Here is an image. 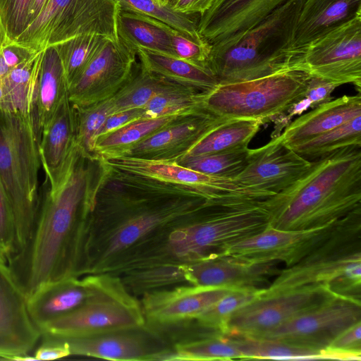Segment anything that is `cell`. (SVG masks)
Masks as SVG:
<instances>
[{
	"label": "cell",
	"instance_id": "6da1fadb",
	"mask_svg": "<svg viewBox=\"0 0 361 361\" xmlns=\"http://www.w3.org/2000/svg\"><path fill=\"white\" fill-rule=\"evenodd\" d=\"M94 160L75 143L60 173L49 183L27 244L8 261L27 298L47 283L79 276L96 180L90 166Z\"/></svg>",
	"mask_w": 361,
	"mask_h": 361
},
{
	"label": "cell",
	"instance_id": "7a4b0ae2",
	"mask_svg": "<svg viewBox=\"0 0 361 361\" xmlns=\"http://www.w3.org/2000/svg\"><path fill=\"white\" fill-rule=\"evenodd\" d=\"M269 225L262 201L226 197L173 222L147 237L121 258L123 271L192 263L221 253Z\"/></svg>",
	"mask_w": 361,
	"mask_h": 361
},
{
	"label": "cell",
	"instance_id": "3957f363",
	"mask_svg": "<svg viewBox=\"0 0 361 361\" xmlns=\"http://www.w3.org/2000/svg\"><path fill=\"white\" fill-rule=\"evenodd\" d=\"M269 226L305 230L336 221L361 207V150L349 146L315 159L298 180L262 201Z\"/></svg>",
	"mask_w": 361,
	"mask_h": 361
},
{
	"label": "cell",
	"instance_id": "277c9868",
	"mask_svg": "<svg viewBox=\"0 0 361 361\" xmlns=\"http://www.w3.org/2000/svg\"><path fill=\"white\" fill-rule=\"evenodd\" d=\"M209 204L198 198L123 194L90 217L80 275L102 273L115 259L156 231Z\"/></svg>",
	"mask_w": 361,
	"mask_h": 361
},
{
	"label": "cell",
	"instance_id": "5b68a950",
	"mask_svg": "<svg viewBox=\"0 0 361 361\" xmlns=\"http://www.w3.org/2000/svg\"><path fill=\"white\" fill-rule=\"evenodd\" d=\"M38 144L35 114L0 109V183L14 222L12 257L27 244L39 208Z\"/></svg>",
	"mask_w": 361,
	"mask_h": 361
},
{
	"label": "cell",
	"instance_id": "8992f818",
	"mask_svg": "<svg viewBox=\"0 0 361 361\" xmlns=\"http://www.w3.org/2000/svg\"><path fill=\"white\" fill-rule=\"evenodd\" d=\"M102 176L130 190L161 197L198 198L215 202L226 197L262 201L257 194L231 179L204 174L176 162L122 154L97 157Z\"/></svg>",
	"mask_w": 361,
	"mask_h": 361
},
{
	"label": "cell",
	"instance_id": "52a82bcc",
	"mask_svg": "<svg viewBox=\"0 0 361 361\" xmlns=\"http://www.w3.org/2000/svg\"><path fill=\"white\" fill-rule=\"evenodd\" d=\"M361 207L343 218L319 247L298 263L280 271L267 293L324 285L334 293L360 300Z\"/></svg>",
	"mask_w": 361,
	"mask_h": 361
},
{
	"label": "cell",
	"instance_id": "ba28073f",
	"mask_svg": "<svg viewBox=\"0 0 361 361\" xmlns=\"http://www.w3.org/2000/svg\"><path fill=\"white\" fill-rule=\"evenodd\" d=\"M305 0H288L227 51L207 63L219 85L259 78L293 66L287 50Z\"/></svg>",
	"mask_w": 361,
	"mask_h": 361
},
{
	"label": "cell",
	"instance_id": "9c48e42d",
	"mask_svg": "<svg viewBox=\"0 0 361 361\" xmlns=\"http://www.w3.org/2000/svg\"><path fill=\"white\" fill-rule=\"evenodd\" d=\"M312 75L292 68L250 80L218 85L202 93L200 107L223 119L257 120L284 115L304 97Z\"/></svg>",
	"mask_w": 361,
	"mask_h": 361
},
{
	"label": "cell",
	"instance_id": "30bf717a",
	"mask_svg": "<svg viewBox=\"0 0 361 361\" xmlns=\"http://www.w3.org/2000/svg\"><path fill=\"white\" fill-rule=\"evenodd\" d=\"M85 279L90 288L86 300L75 310L46 324L40 329L41 334L80 338L144 326L142 305L119 277L100 273Z\"/></svg>",
	"mask_w": 361,
	"mask_h": 361
},
{
	"label": "cell",
	"instance_id": "8fae6325",
	"mask_svg": "<svg viewBox=\"0 0 361 361\" xmlns=\"http://www.w3.org/2000/svg\"><path fill=\"white\" fill-rule=\"evenodd\" d=\"M116 0H49L12 45L37 53L82 35L117 40Z\"/></svg>",
	"mask_w": 361,
	"mask_h": 361
},
{
	"label": "cell",
	"instance_id": "7c38bea8",
	"mask_svg": "<svg viewBox=\"0 0 361 361\" xmlns=\"http://www.w3.org/2000/svg\"><path fill=\"white\" fill-rule=\"evenodd\" d=\"M336 295L338 294L324 285H311L277 293H267L264 288L260 296L231 315L223 334L257 338Z\"/></svg>",
	"mask_w": 361,
	"mask_h": 361
},
{
	"label": "cell",
	"instance_id": "4fadbf2b",
	"mask_svg": "<svg viewBox=\"0 0 361 361\" xmlns=\"http://www.w3.org/2000/svg\"><path fill=\"white\" fill-rule=\"evenodd\" d=\"M360 322V300L338 295L252 338L274 340L324 353L339 334Z\"/></svg>",
	"mask_w": 361,
	"mask_h": 361
},
{
	"label": "cell",
	"instance_id": "5bb4252c",
	"mask_svg": "<svg viewBox=\"0 0 361 361\" xmlns=\"http://www.w3.org/2000/svg\"><path fill=\"white\" fill-rule=\"evenodd\" d=\"M300 68L338 87L361 88V16L312 42L302 54Z\"/></svg>",
	"mask_w": 361,
	"mask_h": 361
},
{
	"label": "cell",
	"instance_id": "9a60e30c",
	"mask_svg": "<svg viewBox=\"0 0 361 361\" xmlns=\"http://www.w3.org/2000/svg\"><path fill=\"white\" fill-rule=\"evenodd\" d=\"M136 56V51L121 39H107L69 85L70 102L84 106L113 97L133 75L137 65Z\"/></svg>",
	"mask_w": 361,
	"mask_h": 361
},
{
	"label": "cell",
	"instance_id": "2e32d148",
	"mask_svg": "<svg viewBox=\"0 0 361 361\" xmlns=\"http://www.w3.org/2000/svg\"><path fill=\"white\" fill-rule=\"evenodd\" d=\"M271 137L260 147L249 148L245 167L232 180L264 200L293 185L313 163L286 145L281 134Z\"/></svg>",
	"mask_w": 361,
	"mask_h": 361
},
{
	"label": "cell",
	"instance_id": "e0dca14e",
	"mask_svg": "<svg viewBox=\"0 0 361 361\" xmlns=\"http://www.w3.org/2000/svg\"><path fill=\"white\" fill-rule=\"evenodd\" d=\"M341 220L305 230H283L269 225L261 232L228 246L221 253L254 263L276 262L290 267L324 242Z\"/></svg>",
	"mask_w": 361,
	"mask_h": 361
},
{
	"label": "cell",
	"instance_id": "ac0fdd59",
	"mask_svg": "<svg viewBox=\"0 0 361 361\" xmlns=\"http://www.w3.org/2000/svg\"><path fill=\"white\" fill-rule=\"evenodd\" d=\"M288 0H214L197 21L209 55L223 53Z\"/></svg>",
	"mask_w": 361,
	"mask_h": 361
},
{
	"label": "cell",
	"instance_id": "d6986e66",
	"mask_svg": "<svg viewBox=\"0 0 361 361\" xmlns=\"http://www.w3.org/2000/svg\"><path fill=\"white\" fill-rule=\"evenodd\" d=\"M226 120L228 119L216 117L204 109H198L178 116L144 140L111 154L175 162Z\"/></svg>",
	"mask_w": 361,
	"mask_h": 361
},
{
	"label": "cell",
	"instance_id": "ffe728a7",
	"mask_svg": "<svg viewBox=\"0 0 361 361\" xmlns=\"http://www.w3.org/2000/svg\"><path fill=\"white\" fill-rule=\"evenodd\" d=\"M41 336L30 317L25 293L9 265L0 260V360L28 355Z\"/></svg>",
	"mask_w": 361,
	"mask_h": 361
},
{
	"label": "cell",
	"instance_id": "44dd1931",
	"mask_svg": "<svg viewBox=\"0 0 361 361\" xmlns=\"http://www.w3.org/2000/svg\"><path fill=\"white\" fill-rule=\"evenodd\" d=\"M278 263H254L219 253L182 264V269L185 282L191 285L238 289L257 287L271 276L278 274Z\"/></svg>",
	"mask_w": 361,
	"mask_h": 361
},
{
	"label": "cell",
	"instance_id": "7402d4cb",
	"mask_svg": "<svg viewBox=\"0 0 361 361\" xmlns=\"http://www.w3.org/2000/svg\"><path fill=\"white\" fill-rule=\"evenodd\" d=\"M361 16V0H305L300 10L287 55L300 68L305 49L322 35Z\"/></svg>",
	"mask_w": 361,
	"mask_h": 361
},
{
	"label": "cell",
	"instance_id": "603a6c76",
	"mask_svg": "<svg viewBox=\"0 0 361 361\" xmlns=\"http://www.w3.org/2000/svg\"><path fill=\"white\" fill-rule=\"evenodd\" d=\"M232 288L219 286H180L146 292L142 300L145 318L154 323L172 324L196 319Z\"/></svg>",
	"mask_w": 361,
	"mask_h": 361
},
{
	"label": "cell",
	"instance_id": "cb8c5ba5",
	"mask_svg": "<svg viewBox=\"0 0 361 361\" xmlns=\"http://www.w3.org/2000/svg\"><path fill=\"white\" fill-rule=\"evenodd\" d=\"M361 116L360 92L331 99L289 122L281 133L292 147Z\"/></svg>",
	"mask_w": 361,
	"mask_h": 361
},
{
	"label": "cell",
	"instance_id": "d4e9b609",
	"mask_svg": "<svg viewBox=\"0 0 361 361\" xmlns=\"http://www.w3.org/2000/svg\"><path fill=\"white\" fill-rule=\"evenodd\" d=\"M89 294L85 277L70 276L47 283L27 297V310L40 331L46 324L81 306Z\"/></svg>",
	"mask_w": 361,
	"mask_h": 361
},
{
	"label": "cell",
	"instance_id": "484cf974",
	"mask_svg": "<svg viewBox=\"0 0 361 361\" xmlns=\"http://www.w3.org/2000/svg\"><path fill=\"white\" fill-rule=\"evenodd\" d=\"M75 111L67 94L42 128L39 140L40 163L49 183L60 173L75 145Z\"/></svg>",
	"mask_w": 361,
	"mask_h": 361
},
{
	"label": "cell",
	"instance_id": "4316f807",
	"mask_svg": "<svg viewBox=\"0 0 361 361\" xmlns=\"http://www.w3.org/2000/svg\"><path fill=\"white\" fill-rule=\"evenodd\" d=\"M123 332L63 340L69 345L71 355L109 360H159L164 350L152 351L138 336Z\"/></svg>",
	"mask_w": 361,
	"mask_h": 361
},
{
	"label": "cell",
	"instance_id": "83f0119b",
	"mask_svg": "<svg viewBox=\"0 0 361 361\" xmlns=\"http://www.w3.org/2000/svg\"><path fill=\"white\" fill-rule=\"evenodd\" d=\"M173 30L154 18L122 8L117 16L118 38L135 51L142 48L176 57L171 40Z\"/></svg>",
	"mask_w": 361,
	"mask_h": 361
},
{
	"label": "cell",
	"instance_id": "f1b7e54d",
	"mask_svg": "<svg viewBox=\"0 0 361 361\" xmlns=\"http://www.w3.org/2000/svg\"><path fill=\"white\" fill-rule=\"evenodd\" d=\"M140 64L149 71L173 82L204 93L214 90L219 82L208 67L177 57L138 48Z\"/></svg>",
	"mask_w": 361,
	"mask_h": 361
},
{
	"label": "cell",
	"instance_id": "f546056e",
	"mask_svg": "<svg viewBox=\"0 0 361 361\" xmlns=\"http://www.w3.org/2000/svg\"><path fill=\"white\" fill-rule=\"evenodd\" d=\"M68 94L63 65L55 47L44 50L37 83L35 118L38 137Z\"/></svg>",
	"mask_w": 361,
	"mask_h": 361
},
{
	"label": "cell",
	"instance_id": "4dcf8cb0",
	"mask_svg": "<svg viewBox=\"0 0 361 361\" xmlns=\"http://www.w3.org/2000/svg\"><path fill=\"white\" fill-rule=\"evenodd\" d=\"M44 50L11 68L0 80L3 99L0 109L35 114V98Z\"/></svg>",
	"mask_w": 361,
	"mask_h": 361
},
{
	"label": "cell",
	"instance_id": "1f68e13d",
	"mask_svg": "<svg viewBox=\"0 0 361 361\" xmlns=\"http://www.w3.org/2000/svg\"><path fill=\"white\" fill-rule=\"evenodd\" d=\"M262 124L257 120H226L198 141L183 157L202 156L248 147Z\"/></svg>",
	"mask_w": 361,
	"mask_h": 361
},
{
	"label": "cell",
	"instance_id": "d6a6232c",
	"mask_svg": "<svg viewBox=\"0 0 361 361\" xmlns=\"http://www.w3.org/2000/svg\"><path fill=\"white\" fill-rule=\"evenodd\" d=\"M180 86L149 71L140 63L126 84L111 97L113 114L142 108L154 96Z\"/></svg>",
	"mask_w": 361,
	"mask_h": 361
},
{
	"label": "cell",
	"instance_id": "836d02e7",
	"mask_svg": "<svg viewBox=\"0 0 361 361\" xmlns=\"http://www.w3.org/2000/svg\"><path fill=\"white\" fill-rule=\"evenodd\" d=\"M242 359L235 338L214 332L198 340L180 343L166 351L162 360H231Z\"/></svg>",
	"mask_w": 361,
	"mask_h": 361
},
{
	"label": "cell",
	"instance_id": "e575fe53",
	"mask_svg": "<svg viewBox=\"0 0 361 361\" xmlns=\"http://www.w3.org/2000/svg\"><path fill=\"white\" fill-rule=\"evenodd\" d=\"M179 116L141 118L96 139V157L119 152L164 128Z\"/></svg>",
	"mask_w": 361,
	"mask_h": 361
},
{
	"label": "cell",
	"instance_id": "d590c367",
	"mask_svg": "<svg viewBox=\"0 0 361 361\" xmlns=\"http://www.w3.org/2000/svg\"><path fill=\"white\" fill-rule=\"evenodd\" d=\"M349 146L361 147V116L291 148L305 159H317Z\"/></svg>",
	"mask_w": 361,
	"mask_h": 361
},
{
	"label": "cell",
	"instance_id": "8d00e7d4",
	"mask_svg": "<svg viewBox=\"0 0 361 361\" xmlns=\"http://www.w3.org/2000/svg\"><path fill=\"white\" fill-rule=\"evenodd\" d=\"M242 359L320 360L324 353L269 339L234 337Z\"/></svg>",
	"mask_w": 361,
	"mask_h": 361
},
{
	"label": "cell",
	"instance_id": "74e56055",
	"mask_svg": "<svg viewBox=\"0 0 361 361\" xmlns=\"http://www.w3.org/2000/svg\"><path fill=\"white\" fill-rule=\"evenodd\" d=\"M121 8L137 13L164 23L186 37L196 42L206 40L200 35L197 21L192 16L175 11L170 5L157 0H116Z\"/></svg>",
	"mask_w": 361,
	"mask_h": 361
},
{
	"label": "cell",
	"instance_id": "f35d334b",
	"mask_svg": "<svg viewBox=\"0 0 361 361\" xmlns=\"http://www.w3.org/2000/svg\"><path fill=\"white\" fill-rule=\"evenodd\" d=\"M73 106L75 119V143L85 157L97 159L94 143L106 118L113 114L111 98L87 106Z\"/></svg>",
	"mask_w": 361,
	"mask_h": 361
},
{
	"label": "cell",
	"instance_id": "ab89813d",
	"mask_svg": "<svg viewBox=\"0 0 361 361\" xmlns=\"http://www.w3.org/2000/svg\"><path fill=\"white\" fill-rule=\"evenodd\" d=\"M248 150L249 148L245 147L202 156H185L175 162L204 174L233 180L245 167Z\"/></svg>",
	"mask_w": 361,
	"mask_h": 361
},
{
	"label": "cell",
	"instance_id": "60d3db41",
	"mask_svg": "<svg viewBox=\"0 0 361 361\" xmlns=\"http://www.w3.org/2000/svg\"><path fill=\"white\" fill-rule=\"evenodd\" d=\"M106 39L98 35H82L54 46L63 65L68 87Z\"/></svg>",
	"mask_w": 361,
	"mask_h": 361
},
{
	"label": "cell",
	"instance_id": "b9f144b4",
	"mask_svg": "<svg viewBox=\"0 0 361 361\" xmlns=\"http://www.w3.org/2000/svg\"><path fill=\"white\" fill-rule=\"evenodd\" d=\"M200 92L180 86L154 96L142 109V118L174 116L193 112L200 107Z\"/></svg>",
	"mask_w": 361,
	"mask_h": 361
},
{
	"label": "cell",
	"instance_id": "7bdbcfd3",
	"mask_svg": "<svg viewBox=\"0 0 361 361\" xmlns=\"http://www.w3.org/2000/svg\"><path fill=\"white\" fill-rule=\"evenodd\" d=\"M264 288L258 287L233 289L196 317L202 327L223 334L231 315L239 308L258 298Z\"/></svg>",
	"mask_w": 361,
	"mask_h": 361
},
{
	"label": "cell",
	"instance_id": "ee69618b",
	"mask_svg": "<svg viewBox=\"0 0 361 361\" xmlns=\"http://www.w3.org/2000/svg\"><path fill=\"white\" fill-rule=\"evenodd\" d=\"M123 283L137 293L164 287L185 281L182 264H165L125 273Z\"/></svg>",
	"mask_w": 361,
	"mask_h": 361
},
{
	"label": "cell",
	"instance_id": "f6af8a7d",
	"mask_svg": "<svg viewBox=\"0 0 361 361\" xmlns=\"http://www.w3.org/2000/svg\"><path fill=\"white\" fill-rule=\"evenodd\" d=\"M33 0H0L2 48L12 45L27 26Z\"/></svg>",
	"mask_w": 361,
	"mask_h": 361
},
{
	"label": "cell",
	"instance_id": "bcb514c9",
	"mask_svg": "<svg viewBox=\"0 0 361 361\" xmlns=\"http://www.w3.org/2000/svg\"><path fill=\"white\" fill-rule=\"evenodd\" d=\"M337 87L333 83L328 82L322 78L312 76L307 90L302 98L297 104H295L283 118H279L276 121L281 126V129L285 127L290 118L295 115H300L304 111L308 109H314L329 100H331V94Z\"/></svg>",
	"mask_w": 361,
	"mask_h": 361
},
{
	"label": "cell",
	"instance_id": "7dc6e473",
	"mask_svg": "<svg viewBox=\"0 0 361 361\" xmlns=\"http://www.w3.org/2000/svg\"><path fill=\"white\" fill-rule=\"evenodd\" d=\"M327 359L361 360V322L339 334L324 350Z\"/></svg>",
	"mask_w": 361,
	"mask_h": 361
},
{
	"label": "cell",
	"instance_id": "c3c4849f",
	"mask_svg": "<svg viewBox=\"0 0 361 361\" xmlns=\"http://www.w3.org/2000/svg\"><path fill=\"white\" fill-rule=\"evenodd\" d=\"M171 40L176 57L195 64L208 66L211 46L207 41H194L176 30L172 32Z\"/></svg>",
	"mask_w": 361,
	"mask_h": 361
},
{
	"label": "cell",
	"instance_id": "681fc988",
	"mask_svg": "<svg viewBox=\"0 0 361 361\" xmlns=\"http://www.w3.org/2000/svg\"><path fill=\"white\" fill-rule=\"evenodd\" d=\"M0 248L9 261L15 248V227L12 212L0 183Z\"/></svg>",
	"mask_w": 361,
	"mask_h": 361
},
{
	"label": "cell",
	"instance_id": "f907efd6",
	"mask_svg": "<svg viewBox=\"0 0 361 361\" xmlns=\"http://www.w3.org/2000/svg\"><path fill=\"white\" fill-rule=\"evenodd\" d=\"M41 338V345L33 355L37 361L52 360L71 355L69 345L63 339L47 334H42Z\"/></svg>",
	"mask_w": 361,
	"mask_h": 361
},
{
	"label": "cell",
	"instance_id": "816d5d0a",
	"mask_svg": "<svg viewBox=\"0 0 361 361\" xmlns=\"http://www.w3.org/2000/svg\"><path fill=\"white\" fill-rule=\"evenodd\" d=\"M141 118H142V108L130 109L115 112L108 116L99 130L97 137L111 133L135 120Z\"/></svg>",
	"mask_w": 361,
	"mask_h": 361
},
{
	"label": "cell",
	"instance_id": "f5cc1de1",
	"mask_svg": "<svg viewBox=\"0 0 361 361\" xmlns=\"http://www.w3.org/2000/svg\"><path fill=\"white\" fill-rule=\"evenodd\" d=\"M214 0H175L171 6L178 13L192 16L202 15L212 5Z\"/></svg>",
	"mask_w": 361,
	"mask_h": 361
},
{
	"label": "cell",
	"instance_id": "db71d44e",
	"mask_svg": "<svg viewBox=\"0 0 361 361\" xmlns=\"http://www.w3.org/2000/svg\"><path fill=\"white\" fill-rule=\"evenodd\" d=\"M1 53L6 63L10 68L17 66L29 58L33 54H35L30 53L25 49L16 45H10L3 47L1 50Z\"/></svg>",
	"mask_w": 361,
	"mask_h": 361
},
{
	"label": "cell",
	"instance_id": "11a10c76",
	"mask_svg": "<svg viewBox=\"0 0 361 361\" xmlns=\"http://www.w3.org/2000/svg\"><path fill=\"white\" fill-rule=\"evenodd\" d=\"M49 0H33L27 18V25L41 13Z\"/></svg>",
	"mask_w": 361,
	"mask_h": 361
},
{
	"label": "cell",
	"instance_id": "9f6ffc18",
	"mask_svg": "<svg viewBox=\"0 0 361 361\" xmlns=\"http://www.w3.org/2000/svg\"><path fill=\"white\" fill-rule=\"evenodd\" d=\"M10 69L11 68L6 63L0 51V80L2 79L9 72Z\"/></svg>",
	"mask_w": 361,
	"mask_h": 361
},
{
	"label": "cell",
	"instance_id": "6f0895ef",
	"mask_svg": "<svg viewBox=\"0 0 361 361\" xmlns=\"http://www.w3.org/2000/svg\"><path fill=\"white\" fill-rule=\"evenodd\" d=\"M0 260L5 263H7V264L8 262V259L6 255L4 253V252L1 248H0Z\"/></svg>",
	"mask_w": 361,
	"mask_h": 361
},
{
	"label": "cell",
	"instance_id": "680465c9",
	"mask_svg": "<svg viewBox=\"0 0 361 361\" xmlns=\"http://www.w3.org/2000/svg\"><path fill=\"white\" fill-rule=\"evenodd\" d=\"M3 95H4L3 90H2V87H1V82H0V104H1V101H2Z\"/></svg>",
	"mask_w": 361,
	"mask_h": 361
},
{
	"label": "cell",
	"instance_id": "91938a15",
	"mask_svg": "<svg viewBox=\"0 0 361 361\" xmlns=\"http://www.w3.org/2000/svg\"><path fill=\"white\" fill-rule=\"evenodd\" d=\"M157 1H158L159 3H161V4H164V5L169 4V0H157Z\"/></svg>",
	"mask_w": 361,
	"mask_h": 361
},
{
	"label": "cell",
	"instance_id": "94428289",
	"mask_svg": "<svg viewBox=\"0 0 361 361\" xmlns=\"http://www.w3.org/2000/svg\"><path fill=\"white\" fill-rule=\"evenodd\" d=\"M2 49V39H1V34L0 31V51Z\"/></svg>",
	"mask_w": 361,
	"mask_h": 361
},
{
	"label": "cell",
	"instance_id": "6125c7cd",
	"mask_svg": "<svg viewBox=\"0 0 361 361\" xmlns=\"http://www.w3.org/2000/svg\"><path fill=\"white\" fill-rule=\"evenodd\" d=\"M175 0H169V5L171 6Z\"/></svg>",
	"mask_w": 361,
	"mask_h": 361
},
{
	"label": "cell",
	"instance_id": "be15d7a7",
	"mask_svg": "<svg viewBox=\"0 0 361 361\" xmlns=\"http://www.w3.org/2000/svg\"></svg>",
	"mask_w": 361,
	"mask_h": 361
}]
</instances>
